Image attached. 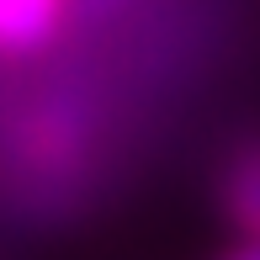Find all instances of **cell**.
I'll return each instance as SVG.
<instances>
[{
    "label": "cell",
    "instance_id": "cell-1",
    "mask_svg": "<svg viewBox=\"0 0 260 260\" xmlns=\"http://www.w3.org/2000/svg\"><path fill=\"white\" fill-rule=\"evenodd\" d=\"M218 207L244 239H260V138H244L218 170Z\"/></svg>",
    "mask_w": 260,
    "mask_h": 260
},
{
    "label": "cell",
    "instance_id": "cell-2",
    "mask_svg": "<svg viewBox=\"0 0 260 260\" xmlns=\"http://www.w3.org/2000/svg\"><path fill=\"white\" fill-rule=\"evenodd\" d=\"M223 260H260V239H239V250L223 255Z\"/></svg>",
    "mask_w": 260,
    "mask_h": 260
}]
</instances>
